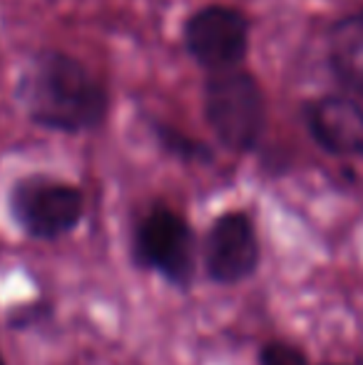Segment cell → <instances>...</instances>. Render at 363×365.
<instances>
[{"label":"cell","instance_id":"cell-1","mask_svg":"<svg viewBox=\"0 0 363 365\" xmlns=\"http://www.w3.org/2000/svg\"><path fill=\"white\" fill-rule=\"evenodd\" d=\"M15 100L30 122L65 135L97 130L110 110L107 87L83 60L60 50H40L23 65Z\"/></svg>","mask_w":363,"mask_h":365},{"label":"cell","instance_id":"cell-2","mask_svg":"<svg viewBox=\"0 0 363 365\" xmlns=\"http://www.w3.org/2000/svg\"><path fill=\"white\" fill-rule=\"evenodd\" d=\"M204 120L229 152H254L267 132V95L247 68L209 73L204 80Z\"/></svg>","mask_w":363,"mask_h":365},{"label":"cell","instance_id":"cell-3","mask_svg":"<svg viewBox=\"0 0 363 365\" xmlns=\"http://www.w3.org/2000/svg\"><path fill=\"white\" fill-rule=\"evenodd\" d=\"M130 256L137 269L157 274L189 291L197 279V236L187 219L167 204H155L132 231Z\"/></svg>","mask_w":363,"mask_h":365},{"label":"cell","instance_id":"cell-4","mask_svg":"<svg viewBox=\"0 0 363 365\" xmlns=\"http://www.w3.org/2000/svg\"><path fill=\"white\" fill-rule=\"evenodd\" d=\"M10 212L30 239L58 241L83 221L85 194L75 184L35 174L13 187Z\"/></svg>","mask_w":363,"mask_h":365},{"label":"cell","instance_id":"cell-5","mask_svg":"<svg viewBox=\"0 0 363 365\" xmlns=\"http://www.w3.org/2000/svg\"><path fill=\"white\" fill-rule=\"evenodd\" d=\"M189 58L207 73L242 68L252 43L249 18L234 5L209 3L194 10L182 30Z\"/></svg>","mask_w":363,"mask_h":365},{"label":"cell","instance_id":"cell-6","mask_svg":"<svg viewBox=\"0 0 363 365\" xmlns=\"http://www.w3.org/2000/svg\"><path fill=\"white\" fill-rule=\"evenodd\" d=\"M204 274L217 286H239L262 266V244L252 214L234 209L209 224L202 239Z\"/></svg>","mask_w":363,"mask_h":365},{"label":"cell","instance_id":"cell-7","mask_svg":"<svg viewBox=\"0 0 363 365\" xmlns=\"http://www.w3.org/2000/svg\"><path fill=\"white\" fill-rule=\"evenodd\" d=\"M309 137L331 157H363V102L351 95H321L304 102Z\"/></svg>","mask_w":363,"mask_h":365},{"label":"cell","instance_id":"cell-8","mask_svg":"<svg viewBox=\"0 0 363 365\" xmlns=\"http://www.w3.org/2000/svg\"><path fill=\"white\" fill-rule=\"evenodd\" d=\"M326 60L339 85L363 100V15H344L326 35Z\"/></svg>","mask_w":363,"mask_h":365},{"label":"cell","instance_id":"cell-9","mask_svg":"<svg viewBox=\"0 0 363 365\" xmlns=\"http://www.w3.org/2000/svg\"><path fill=\"white\" fill-rule=\"evenodd\" d=\"M150 130L152 137L157 140V145L162 147V152H167L170 157L180 159L184 164H209L214 159L212 149L204 145L202 140L167 125V122L150 120Z\"/></svg>","mask_w":363,"mask_h":365},{"label":"cell","instance_id":"cell-10","mask_svg":"<svg viewBox=\"0 0 363 365\" xmlns=\"http://www.w3.org/2000/svg\"><path fill=\"white\" fill-rule=\"evenodd\" d=\"M259 365H311V361L294 343L269 341L259 348Z\"/></svg>","mask_w":363,"mask_h":365},{"label":"cell","instance_id":"cell-11","mask_svg":"<svg viewBox=\"0 0 363 365\" xmlns=\"http://www.w3.org/2000/svg\"><path fill=\"white\" fill-rule=\"evenodd\" d=\"M40 313H48V308L45 306H28V308H20V311H15L13 316H10V326L13 328H25V326H33L35 321L40 318Z\"/></svg>","mask_w":363,"mask_h":365},{"label":"cell","instance_id":"cell-12","mask_svg":"<svg viewBox=\"0 0 363 365\" xmlns=\"http://www.w3.org/2000/svg\"><path fill=\"white\" fill-rule=\"evenodd\" d=\"M326 365H363V358H356V361H344V363H326Z\"/></svg>","mask_w":363,"mask_h":365},{"label":"cell","instance_id":"cell-13","mask_svg":"<svg viewBox=\"0 0 363 365\" xmlns=\"http://www.w3.org/2000/svg\"><path fill=\"white\" fill-rule=\"evenodd\" d=\"M0 365H5V363H3V358H0Z\"/></svg>","mask_w":363,"mask_h":365},{"label":"cell","instance_id":"cell-14","mask_svg":"<svg viewBox=\"0 0 363 365\" xmlns=\"http://www.w3.org/2000/svg\"><path fill=\"white\" fill-rule=\"evenodd\" d=\"M361 15H363V10H361Z\"/></svg>","mask_w":363,"mask_h":365}]
</instances>
